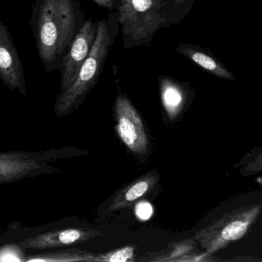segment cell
<instances>
[{
	"instance_id": "obj_1",
	"label": "cell",
	"mask_w": 262,
	"mask_h": 262,
	"mask_svg": "<svg viewBox=\"0 0 262 262\" xmlns=\"http://www.w3.org/2000/svg\"><path fill=\"white\" fill-rule=\"evenodd\" d=\"M85 20L79 0H35L30 27L47 74L59 71L69 47Z\"/></svg>"
},
{
	"instance_id": "obj_2",
	"label": "cell",
	"mask_w": 262,
	"mask_h": 262,
	"mask_svg": "<svg viewBox=\"0 0 262 262\" xmlns=\"http://www.w3.org/2000/svg\"><path fill=\"white\" fill-rule=\"evenodd\" d=\"M194 0H118L116 13L125 50L150 47L162 29L183 22Z\"/></svg>"
},
{
	"instance_id": "obj_3",
	"label": "cell",
	"mask_w": 262,
	"mask_h": 262,
	"mask_svg": "<svg viewBox=\"0 0 262 262\" xmlns=\"http://www.w3.org/2000/svg\"><path fill=\"white\" fill-rule=\"evenodd\" d=\"M119 33L116 12H108L107 18L97 20L96 39L90 54L81 67L73 85L60 93L56 99V111L58 113H69L80 105L87 93L96 85Z\"/></svg>"
},
{
	"instance_id": "obj_4",
	"label": "cell",
	"mask_w": 262,
	"mask_h": 262,
	"mask_svg": "<svg viewBox=\"0 0 262 262\" xmlns=\"http://www.w3.org/2000/svg\"><path fill=\"white\" fill-rule=\"evenodd\" d=\"M261 209V204H253L225 213L198 231L194 238L205 251L214 254L245 237L258 219Z\"/></svg>"
},
{
	"instance_id": "obj_5",
	"label": "cell",
	"mask_w": 262,
	"mask_h": 262,
	"mask_svg": "<svg viewBox=\"0 0 262 262\" xmlns=\"http://www.w3.org/2000/svg\"><path fill=\"white\" fill-rule=\"evenodd\" d=\"M116 131L127 148L138 154L145 155L148 151V139L140 115L131 101L119 95L115 102Z\"/></svg>"
},
{
	"instance_id": "obj_6",
	"label": "cell",
	"mask_w": 262,
	"mask_h": 262,
	"mask_svg": "<svg viewBox=\"0 0 262 262\" xmlns=\"http://www.w3.org/2000/svg\"><path fill=\"white\" fill-rule=\"evenodd\" d=\"M97 21L86 19L76 35L61 66V93L68 90L76 80L81 67L91 51L96 39Z\"/></svg>"
},
{
	"instance_id": "obj_7",
	"label": "cell",
	"mask_w": 262,
	"mask_h": 262,
	"mask_svg": "<svg viewBox=\"0 0 262 262\" xmlns=\"http://www.w3.org/2000/svg\"><path fill=\"white\" fill-rule=\"evenodd\" d=\"M0 79L12 90L27 95L24 67L7 26L0 19Z\"/></svg>"
},
{
	"instance_id": "obj_8",
	"label": "cell",
	"mask_w": 262,
	"mask_h": 262,
	"mask_svg": "<svg viewBox=\"0 0 262 262\" xmlns=\"http://www.w3.org/2000/svg\"><path fill=\"white\" fill-rule=\"evenodd\" d=\"M159 90L162 105L171 120L182 113L191 94L188 82H179L167 76L159 77Z\"/></svg>"
},
{
	"instance_id": "obj_9",
	"label": "cell",
	"mask_w": 262,
	"mask_h": 262,
	"mask_svg": "<svg viewBox=\"0 0 262 262\" xmlns=\"http://www.w3.org/2000/svg\"><path fill=\"white\" fill-rule=\"evenodd\" d=\"M176 51L211 75L226 80H236L235 76L222 61L217 59L210 50L204 49L199 44L180 43L176 47Z\"/></svg>"
},
{
	"instance_id": "obj_10",
	"label": "cell",
	"mask_w": 262,
	"mask_h": 262,
	"mask_svg": "<svg viewBox=\"0 0 262 262\" xmlns=\"http://www.w3.org/2000/svg\"><path fill=\"white\" fill-rule=\"evenodd\" d=\"M160 176L156 171H150L127 185L116 194L110 206V211L129 208L134 202L147 195L159 182Z\"/></svg>"
},
{
	"instance_id": "obj_11",
	"label": "cell",
	"mask_w": 262,
	"mask_h": 262,
	"mask_svg": "<svg viewBox=\"0 0 262 262\" xmlns=\"http://www.w3.org/2000/svg\"><path fill=\"white\" fill-rule=\"evenodd\" d=\"M198 242L194 238H187L170 242L163 250L146 252L139 258L141 261L176 262L179 257L198 251Z\"/></svg>"
},
{
	"instance_id": "obj_12",
	"label": "cell",
	"mask_w": 262,
	"mask_h": 262,
	"mask_svg": "<svg viewBox=\"0 0 262 262\" xmlns=\"http://www.w3.org/2000/svg\"><path fill=\"white\" fill-rule=\"evenodd\" d=\"M136 248L133 245H126L110 251L106 254L95 256L96 261L128 262L135 260Z\"/></svg>"
},
{
	"instance_id": "obj_13",
	"label": "cell",
	"mask_w": 262,
	"mask_h": 262,
	"mask_svg": "<svg viewBox=\"0 0 262 262\" xmlns=\"http://www.w3.org/2000/svg\"><path fill=\"white\" fill-rule=\"evenodd\" d=\"M136 213L139 219L147 220L152 214V207L148 202L142 201L136 205Z\"/></svg>"
},
{
	"instance_id": "obj_14",
	"label": "cell",
	"mask_w": 262,
	"mask_h": 262,
	"mask_svg": "<svg viewBox=\"0 0 262 262\" xmlns=\"http://www.w3.org/2000/svg\"><path fill=\"white\" fill-rule=\"evenodd\" d=\"M93 2L101 8L105 9L108 12L116 11L118 0H93Z\"/></svg>"
}]
</instances>
